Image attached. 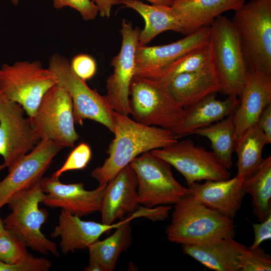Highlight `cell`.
Segmentation results:
<instances>
[{
  "label": "cell",
  "instance_id": "cell-1",
  "mask_svg": "<svg viewBox=\"0 0 271 271\" xmlns=\"http://www.w3.org/2000/svg\"><path fill=\"white\" fill-rule=\"evenodd\" d=\"M113 133L106 151L108 157L91 174L99 185L107 184L140 154L178 141L170 129L144 125L115 111Z\"/></svg>",
  "mask_w": 271,
  "mask_h": 271
},
{
  "label": "cell",
  "instance_id": "cell-2",
  "mask_svg": "<svg viewBox=\"0 0 271 271\" xmlns=\"http://www.w3.org/2000/svg\"><path fill=\"white\" fill-rule=\"evenodd\" d=\"M166 232L170 242L201 245L223 238H234L235 230L232 219L205 206L188 194L175 204Z\"/></svg>",
  "mask_w": 271,
  "mask_h": 271
},
{
  "label": "cell",
  "instance_id": "cell-3",
  "mask_svg": "<svg viewBox=\"0 0 271 271\" xmlns=\"http://www.w3.org/2000/svg\"><path fill=\"white\" fill-rule=\"evenodd\" d=\"M209 26L212 62L220 82V93L238 98L248 66L237 29L231 20L221 15Z\"/></svg>",
  "mask_w": 271,
  "mask_h": 271
},
{
  "label": "cell",
  "instance_id": "cell-4",
  "mask_svg": "<svg viewBox=\"0 0 271 271\" xmlns=\"http://www.w3.org/2000/svg\"><path fill=\"white\" fill-rule=\"evenodd\" d=\"M40 182L12 196L7 204L12 212L3 220L4 225L26 247L43 254L51 253L59 256L56 244L48 239L41 230L48 220V213L45 209L39 208V204L45 196Z\"/></svg>",
  "mask_w": 271,
  "mask_h": 271
},
{
  "label": "cell",
  "instance_id": "cell-5",
  "mask_svg": "<svg viewBox=\"0 0 271 271\" xmlns=\"http://www.w3.org/2000/svg\"><path fill=\"white\" fill-rule=\"evenodd\" d=\"M241 40L248 68L271 76V0H251L231 20Z\"/></svg>",
  "mask_w": 271,
  "mask_h": 271
},
{
  "label": "cell",
  "instance_id": "cell-6",
  "mask_svg": "<svg viewBox=\"0 0 271 271\" xmlns=\"http://www.w3.org/2000/svg\"><path fill=\"white\" fill-rule=\"evenodd\" d=\"M48 68L56 77L57 84L66 90L71 97L76 124L82 125L84 120H92L114 132L115 111L105 95L91 89L86 81L79 78L71 69L68 60L60 54L51 56Z\"/></svg>",
  "mask_w": 271,
  "mask_h": 271
},
{
  "label": "cell",
  "instance_id": "cell-7",
  "mask_svg": "<svg viewBox=\"0 0 271 271\" xmlns=\"http://www.w3.org/2000/svg\"><path fill=\"white\" fill-rule=\"evenodd\" d=\"M57 80L39 61H19L3 64L0 68V93L20 104L30 118L35 115L46 92Z\"/></svg>",
  "mask_w": 271,
  "mask_h": 271
},
{
  "label": "cell",
  "instance_id": "cell-8",
  "mask_svg": "<svg viewBox=\"0 0 271 271\" xmlns=\"http://www.w3.org/2000/svg\"><path fill=\"white\" fill-rule=\"evenodd\" d=\"M130 95L131 114L142 124L171 130L184 114L185 108L173 99L160 81L134 75Z\"/></svg>",
  "mask_w": 271,
  "mask_h": 271
},
{
  "label": "cell",
  "instance_id": "cell-9",
  "mask_svg": "<svg viewBox=\"0 0 271 271\" xmlns=\"http://www.w3.org/2000/svg\"><path fill=\"white\" fill-rule=\"evenodd\" d=\"M129 164L137 178L139 204L149 208L175 204L189 194L188 188L174 177L171 165L151 151L142 154Z\"/></svg>",
  "mask_w": 271,
  "mask_h": 271
},
{
  "label": "cell",
  "instance_id": "cell-10",
  "mask_svg": "<svg viewBox=\"0 0 271 271\" xmlns=\"http://www.w3.org/2000/svg\"><path fill=\"white\" fill-rule=\"evenodd\" d=\"M30 118L41 140L51 141L63 148H72L79 138L75 128L71 97L58 84L46 92Z\"/></svg>",
  "mask_w": 271,
  "mask_h": 271
},
{
  "label": "cell",
  "instance_id": "cell-11",
  "mask_svg": "<svg viewBox=\"0 0 271 271\" xmlns=\"http://www.w3.org/2000/svg\"><path fill=\"white\" fill-rule=\"evenodd\" d=\"M151 152L176 169L185 178L188 186L202 180H226L231 176L212 151L195 146L191 139L178 141Z\"/></svg>",
  "mask_w": 271,
  "mask_h": 271
},
{
  "label": "cell",
  "instance_id": "cell-12",
  "mask_svg": "<svg viewBox=\"0 0 271 271\" xmlns=\"http://www.w3.org/2000/svg\"><path fill=\"white\" fill-rule=\"evenodd\" d=\"M23 107L0 93V172L12 167L41 140Z\"/></svg>",
  "mask_w": 271,
  "mask_h": 271
},
{
  "label": "cell",
  "instance_id": "cell-13",
  "mask_svg": "<svg viewBox=\"0 0 271 271\" xmlns=\"http://www.w3.org/2000/svg\"><path fill=\"white\" fill-rule=\"evenodd\" d=\"M140 32L138 27H133L131 22L122 20L121 49L111 61L113 71L106 80L105 96L112 108L116 112L127 116L131 113L130 87L135 75V53Z\"/></svg>",
  "mask_w": 271,
  "mask_h": 271
},
{
  "label": "cell",
  "instance_id": "cell-14",
  "mask_svg": "<svg viewBox=\"0 0 271 271\" xmlns=\"http://www.w3.org/2000/svg\"><path fill=\"white\" fill-rule=\"evenodd\" d=\"M210 26H205L172 43L160 46L138 45L135 75L161 81L170 67L192 50L209 42Z\"/></svg>",
  "mask_w": 271,
  "mask_h": 271
},
{
  "label": "cell",
  "instance_id": "cell-15",
  "mask_svg": "<svg viewBox=\"0 0 271 271\" xmlns=\"http://www.w3.org/2000/svg\"><path fill=\"white\" fill-rule=\"evenodd\" d=\"M63 147L48 140H41L29 153L8 169L0 181V209L13 195L29 189L41 181L54 157Z\"/></svg>",
  "mask_w": 271,
  "mask_h": 271
},
{
  "label": "cell",
  "instance_id": "cell-16",
  "mask_svg": "<svg viewBox=\"0 0 271 271\" xmlns=\"http://www.w3.org/2000/svg\"><path fill=\"white\" fill-rule=\"evenodd\" d=\"M45 196L42 203L51 208H60L80 217L100 211L106 184L87 190L82 183L66 184L59 178L45 177L41 180Z\"/></svg>",
  "mask_w": 271,
  "mask_h": 271
},
{
  "label": "cell",
  "instance_id": "cell-17",
  "mask_svg": "<svg viewBox=\"0 0 271 271\" xmlns=\"http://www.w3.org/2000/svg\"><path fill=\"white\" fill-rule=\"evenodd\" d=\"M239 104L233 111L236 142L256 124L262 110L271 104V76L248 68Z\"/></svg>",
  "mask_w": 271,
  "mask_h": 271
},
{
  "label": "cell",
  "instance_id": "cell-18",
  "mask_svg": "<svg viewBox=\"0 0 271 271\" xmlns=\"http://www.w3.org/2000/svg\"><path fill=\"white\" fill-rule=\"evenodd\" d=\"M137 187L136 173L129 164L106 185L100 210L101 223L110 225L134 212L139 204Z\"/></svg>",
  "mask_w": 271,
  "mask_h": 271
},
{
  "label": "cell",
  "instance_id": "cell-19",
  "mask_svg": "<svg viewBox=\"0 0 271 271\" xmlns=\"http://www.w3.org/2000/svg\"><path fill=\"white\" fill-rule=\"evenodd\" d=\"M244 180L236 175L231 179L196 182L188 186L189 194L205 206L233 219L246 194L242 188Z\"/></svg>",
  "mask_w": 271,
  "mask_h": 271
},
{
  "label": "cell",
  "instance_id": "cell-20",
  "mask_svg": "<svg viewBox=\"0 0 271 271\" xmlns=\"http://www.w3.org/2000/svg\"><path fill=\"white\" fill-rule=\"evenodd\" d=\"M161 82L173 99L184 108L221 90L213 62L202 69L181 73Z\"/></svg>",
  "mask_w": 271,
  "mask_h": 271
},
{
  "label": "cell",
  "instance_id": "cell-21",
  "mask_svg": "<svg viewBox=\"0 0 271 271\" xmlns=\"http://www.w3.org/2000/svg\"><path fill=\"white\" fill-rule=\"evenodd\" d=\"M123 220L108 225L82 220L80 217L62 210L58 223L51 233L53 238L60 237V246L64 254L84 249L106 231L116 228Z\"/></svg>",
  "mask_w": 271,
  "mask_h": 271
},
{
  "label": "cell",
  "instance_id": "cell-22",
  "mask_svg": "<svg viewBox=\"0 0 271 271\" xmlns=\"http://www.w3.org/2000/svg\"><path fill=\"white\" fill-rule=\"evenodd\" d=\"M245 0H173L171 8L178 17L182 34L189 35L209 26L221 14L236 11Z\"/></svg>",
  "mask_w": 271,
  "mask_h": 271
},
{
  "label": "cell",
  "instance_id": "cell-23",
  "mask_svg": "<svg viewBox=\"0 0 271 271\" xmlns=\"http://www.w3.org/2000/svg\"><path fill=\"white\" fill-rule=\"evenodd\" d=\"M238 98L228 96L223 100L211 94L195 104L185 108L178 124L171 130L178 140L190 135L195 130L219 121L232 113L239 104Z\"/></svg>",
  "mask_w": 271,
  "mask_h": 271
},
{
  "label": "cell",
  "instance_id": "cell-24",
  "mask_svg": "<svg viewBox=\"0 0 271 271\" xmlns=\"http://www.w3.org/2000/svg\"><path fill=\"white\" fill-rule=\"evenodd\" d=\"M246 247L233 237L223 238L201 245H182L185 254L216 271H240L239 257Z\"/></svg>",
  "mask_w": 271,
  "mask_h": 271
},
{
  "label": "cell",
  "instance_id": "cell-25",
  "mask_svg": "<svg viewBox=\"0 0 271 271\" xmlns=\"http://www.w3.org/2000/svg\"><path fill=\"white\" fill-rule=\"evenodd\" d=\"M136 218L132 213L123 219L110 236L102 240H96L90 244L89 264L85 271H113L118 259L131 242L130 221Z\"/></svg>",
  "mask_w": 271,
  "mask_h": 271
},
{
  "label": "cell",
  "instance_id": "cell-26",
  "mask_svg": "<svg viewBox=\"0 0 271 271\" xmlns=\"http://www.w3.org/2000/svg\"><path fill=\"white\" fill-rule=\"evenodd\" d=\"M120 4L138 13L145 25L139 37L140 46H146L159 34L167 31L182 33L181 22L171 6L148 5L138 0H120Z\"/></svg>",
  "mask_w": 271,
  "mask_h": 271
},
{
  "label": "cell",
  "instance_id": "cell-27",
  "mask_svg": "<svg viewBox=\"0 0 271 271\" xmlns=\"http://www.w3.org/2000/svg\"><path fill=\"white\" fill-rule=\"evenodd\" d=\"M268 139L257 124L248 129L236 142L234 151L237 162V176L247 178L258 169L263 158V147L269 144Z\"/></svg>",
  "mask_w": 271,
  "mask_h": 271
},
{
  "label": "cell",
  "instance_id": "cell-28",
  "mask_svg": "<svg viewBox=\"0 0 271 271\" xmlns=\"http://www.w3.org/2000/svg\"><path fill=\"white\" fill-rule=\"evenodd\" d=\"M251 196L253 213L260 222L271 213V156L263 159L257 171L242 183Z\"/></svg>",
  "mask_w": 271,
  "mask_h": 271
},
{
  "label": "cell",
  "instance_id": "cell-29",
  "mask_svg": "<svg viewBox=\"0 0 271 271\" xmlns=\"http://www.w3.org/2000/svg\"><path fill=\"white\" fill-rule=\"evenodd\" d=\"M233 112L215 123L195 130L190 134L208 139L213 153L227 169L232 167V155L236 144Z\"/></svg>",
  "mask_w": 271,
  "mask_h": 271
},
{
  "label": "cell",
  "instance_id": "cell-30",
  "mask_svg": "<svg viewBox=\"0 0 271 271\" xmlns=\"http://www.w3.org/2000/svg\"><path fill=\"white\" fill-rule=\"evenodd\" d=\"M212 62L211 49L209 42L190 51L176 62L161 81L181 73L192 72L202 69Z\"/></svg>",
  "mask_w": 271,
  "mask_h": 271
},
{
  "label": "cell",
  "instance_id": "cell-31",
  "mask_svg": "<svg viewBox=\"0 0 271 271\" xmlns=\"http://www.w3.org/2000/svg\"><path fill=\"white\" fill-rule=\"evenodd\" d=\"M31 255L26 247L13 233L5 229L0 234V261L15 264Z\"/></svg>",
  "mask_w": 271,
  "mask_h": 271
},
{
  "label": "cell",
  "instance_id": "cell-32",
  "mask_svg": "<svg viewBox=\"0 0 271 271\" xmlns=\"http://www.w3.org/2000/svg\"><path fill=\"white\" fill-rule=\"evenodd\" d=\"M240 271L271 270L270 255L258 246L253 249L246 247L239 257Z\"/></svg>",
  "mask_w": 271,
  "mask_h": 271
},
{
  "label": "cell",
  "instance_id": "cell-33",
  "mask_svg": "<svg viewBox=\"0 0 271 271\" xmlns=\"http://www.w3.org/2000/svg\"><path fill=\"white\" fill-rule=\"evenodd\" d=\"M91 156L92 152L89 146L84 143H81L71 152L63 166L54 172L51 177L59 178L65 172L85 168Z\"/></svg>",
  "mask_w": 271,
  "mask_h": 271
},
{
  "label": "cell",
  "instance_id": "cell-34",
  "mask_svg": "<svg viewBox=\"0 0 271 271\" xmlns=\"http://www.w3.org/2000/svg\"><path fill=\"white\" fill-rule=\"evenodd\" d=\"M53 7L57 10L69 7L76 10L85 21L94 20L98 9L91 0H52Z\"/></svg>",
  "mask_w": 271,
  "mask_h": 271
},
{
  "label": "cell",
  "instance_id": "cell-35",
  "mask_svg": "<svg viewBox=\"0 0 271 271\" xmlns=\"http://www.w3.org/2000/svg\"><path fill=\"white\" fill-rule=\"evenodd\" d=\"M70 65L74 73L85 81L91 79L96 72L97 65L95 60L86 54L75 56Z\"/></svg>",
  "mask_w": 271,
  "mask_h": 271
},
{
  "label": "cell",
  "instance_id": "cell-36",
  "mask_svg": "<svg viewBox=\"0 0 271 271\" xmlns=\"http://www.w3.org/2000/svg\"><path fill=\"white\" fill-rule=\"evenodd\" d=\"M172 207L170 205H160L155 208L140 206L134 212L137 217H144L153 221H163L168 215Z\"/></svg>",
  "mask_w": 271,
  "mask_h": 271
},
{
  "label": "cell",
  "instance_id": "cell-37",
  "mask_svg": "<svg viewBox=\"0 0 271 271\" xmlns=\"http://www.w3.org/2000/svg\"><path fill=\"white\" fill-rule=\"evenodd\" d=\"M252 226L254 233V240L249 249H253L263 241L271 238V213L260 223H253Z\"/></svg>",
  "mask_w": 271,
  "mask_h": 271
},
{
  "label": "cell",
  "instance_id": "cell-38",
  "mask_svg": "<svg viewBox=\"0 0 271 271\" xmlns=\"http://www.w3.org/2000/svg\"><path fill=\"white\" fill-rule=\"evenodd\" d=\"M257 125L264 133L271 143V104L266 106L260 114Z\"/></svg>",
  "mask_w": 271,
  "mask_h": 271
},
{
  "label": "cell",
  "instance_id": "cell-39",
  "mask_svg": "<svg viewBox=\"0 0 271 271\" xmlns=\"http://www.w3.org/2000/svg\"><path fill=\"white\" fill-rule=\"evenodd\" d=\"M98 9V14L102 18H109L113 6L120 4V0H92Z\"/></svg>",
  "mask_w": 271,
  "mask_h": 271
},
{
  "label": "cell",
  "instance_id": "cell-40",
  "mask_svg": "<svg viewBox=\"0 0 271 271\" xmlns=\"http://www.w3.org/2000/svg\"><path fill=\"white\" fill-rule=\"evenodd\" d=\"M152 5L170 7L173 3V0H146Z\"/></svg>",
  "mask_w": 271,
  "mask_h": 271
},
{
  "label": "cell",
  "instance_id": "cell-41",
  "mask_svg": "<svg viewBox=\"0 0 271 271\" xmlns=\"http://www.w3.org/2000/svg\"><path fill=\"white\" fill-rule=\"evenodd\" d=\"M5 230V228L4 227L3 220H2L0 217V234L3 233Z\"/></svg>",
  "mask_w": 271,
  "mask_h": 271
},
{
  "label": "cell",
  "instance_id": "cell-42",
  "mask_svg": "<svg viewBox=\"0 0 271 271\" xmlns=\"http://www.w3.org/2000/svg\"><path fill=\"white\" fill-rule=\"evenodd\" d=\"M20 1V0H11L12 3L14 6H17V5H18V4L19 3Z\"/></svg>",
  "mask_w": 271,
  "mask_h": 271
}]
</instances>
